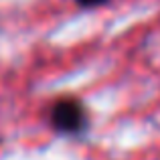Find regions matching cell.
Returning <instances> with one entry per match:
<instances>
[{
    "label": "cell",
    "instance_id": "2",
    "mask_svg": "<svg viewBox=\"0 0 160 160\" xmlns=\"http://www.w3.org/2000/svg\"><path fill=\"white\" fill-rule=\"evenodd\" d=\"M79 4H83V6H98V4L106 2V0H77Z\"/></svg>",
    "mask_w": 160,
    "mask_h": 160
},
{
    "label": "cell",
    "instance_id": "1",
    "mask_svg": "<svg viewBox=\"0 0 160 160\" xmlns=\"http://www.w3.org/2000/svg\"><path fill=\"white\" fill-rule=\"evenodd\" d=\"M51 120H53L55 128H57L59 132L75 134V132H81V130L85 128L87 113H85V109H83V106L77 99L65 98V99H59L53 106Z\"/></svg>",
    "mask_w": 160,
    "mask_h": 160
}]
</instances>
